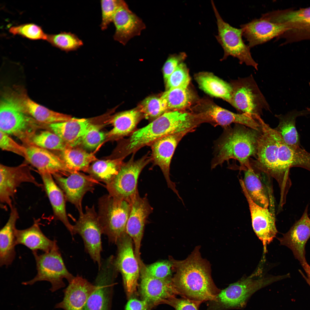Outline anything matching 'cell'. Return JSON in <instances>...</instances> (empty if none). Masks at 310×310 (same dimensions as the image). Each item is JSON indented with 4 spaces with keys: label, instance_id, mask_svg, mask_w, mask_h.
Segmentation results:
<instances>
[{
    "label": "cell",
    "instance_id": "1",
    "mask_svg": "<svg viewBox=\"0 0 310 310\" xmlns=\"http://www.w3.org/2000/svg\"><path fill=\"white\" fill-rule=\"evenodd\" d=\"M199 125L195 115L179 110L167 111L146 126L137 129L126 139H122L115 151L116 158L124 159L141 148L150 146L166 135L194 131Z\"/></svg>",
    "mask_w": 310,
    "mask_h": 310
},
{
    "label": "cell",
    "instance_id": "2",
    "mask_svg": "<svg viewBox=\"0 0 310 310\" xmlns=\"http://www.w3.org/2000/svg\"><path fill=\"white\" fill-rule=\"evenodd\" d=\"M170 260L176 271L171 281L177 294L201 303L214 300L221 290L214 284L207 265L197 253L183 261Z\"/></svg>",
    "mask_w": 310,
    "mask_h": 310
},
{
    "label": "cell",
    "instance_id": "3",
    "mask_svg": "<svg viewBox=\"0 0 310 310\" xmlns=\"http://www.w3.org/2000/svg\"><path fill=\"white\" fill-rule=\"evenodd\" d=\"M224 128L223 133L215 143L211 168L231 159L239 162L241 170L251 167L250 157L256 158L261 129L258 131L238 124Z\"/></svg>",
    "mask_w": 310,
    "mask_h": 310
},
{
    "label": "cell",
    "instance_id": "4",
    "mask_svg": "<svg viewBox=\"0 0 310 310\" xmlns=\"http://www.w3.org/2000/svg\"><path fill=\"white\" fill-rule=\"evenodd\" d=\"M261 129L258 139L256 160L250 162L252 167L274 178L278 182L281 193H288L292 183L289 175L282 168L279 160V135L260 118Z\"/></svg>",
    "mask_w": 310,
    "mask_h": 310
},
{
    "label": "cell",
    "instance_id": "5",
    "mask_svg": "<svg viewBox=\"0 0 310 310\" xmlns=\"http://www.w3.org/2000/svg\"><path fill=\"white\" fill-rule=\"evenodd\" d=\"M41 123L26 114L11 89L2 93L0 102V131L15 136L28 145Z\"/></svg>",
    "mask_w": 310,
    "mask_h": 310
},
{
    "label": "cell",
    "instance_id": "6",
    "mask_svg": "<svg viewBox=\"0 0 310 310\" xmlns=\"http://www.w3.org/2000/svg\"><path fill=\"white\" fill-rule=\"evenodd\" d=\"M285 276L257 277L256 274L243 278L221 290L214 300L209 301L206 310L241 309L245 306L250 297L255 292L284 278Z\"/></svg>",
    "mask_w": 310,
    "mask_h": 310
},
{
    "label": "cell",
    "instance_id": "7",
    "mask_svg": "<svg viewBox=\"0 0 310 310\" xmlns=\"http://www.w3.org/2000/svg\"><path fill=\"white\" fill-rule=\"evenodd\" d=\"M131 200L119 198L109 194L103 195L99 199V220L103 234L107 236L111 243L116 244L126 233Z\"/></svg>",
    "mask_w": 310,
    "mask_h": 310
},
{
    "label": "cell",
    "instance_id": "8",
    "mask_svg": "<svg viewBox=\"0 0 310 310\" xmlns=\"http://www.w3.org/2000/svg\"><path fill=\"white\" fill-rule=\"evenodd\" d=\"M36 262L37 273L32 279L22 282L24 285H32L39 281H46L51 287L49 290L53 292L65 287L63 281L66 279L68 283L74 278L65 264L57 243L49 251L39 254L37 251L32 252Z\"/></svg>",
    "mask_w": 310,
    "mask_h": 310
},
{
    "label": "cell",
    "instance_id": "9",
    "mask_svg": "<svg viewBox=\"0 0 310 310\" xmlns=\"http://www.w3.org/2000/svg\"><path fill=\"white\" fill-rule=\"evenodd\" d=\"M262 17L272 22L286 25L287 30L277 39H285L282 45L310 40V7L274 10L263 14Z\"/></svg>",
    "mask_w": 310,
    "mask_h": 310
},
{
    "label": "cell",
    "instance_id": "10",
    "mask_svg": "<svg viewBox=\"0 0 310 310\" xmlns=\"http://www.w3.org/2000/svg\"><path fill=\"white\" fill-rule=\"evenodd\" d=\"M211 3L217 20L218 35L216 37L224 51L222 60L229 56L237 58L240 64L243 63L258 69V64L253 58L250 48L242 38L241 28H237L225 22L220 16L213 1Z\"/></svg>",
    "mask_w": 310,
    "mask_h": 310
},
{
    "label": "cell",
    "instance_id": "11",
    "mask_svg": "<svg viewBox=\"0 0 310 310\" xmlns=\"http://www.w3.org/2000/svg\"><path fill=\"white\" fill-rule=\"evenodd\" d=\"M135 153L130 159L122 163L117 174L112 180L106 185L108 194L119 198L131 200L138 192L137 183L139 175L144 167L152 161L151 156L147 154L135 160Z\"/></svg>",
    "mask_w": 310,
    "mask_h": 310
},
{
    "label": "cell",
    "instance_id": "12",
    "mask_svg": "<svg viewBox=\"0 0 310 310\" xmlns=\"http://www.w3.org/2000/svg\"><path fill=\"white\" fill-rule=\"evenodd\" d=\"M232 92L229 103L242 113L260 116L269 105L252 75L232 81Z\"/></svg>",
    "mask_w": 310,
    "mask_h": 310
},
{
    "label": "cell",
    "instance_id": "13",
    "mask_svg": "<svg viewBox=\"0 0 310 310\" xmlns=\"http://www.w3.org/2000/svg\"><path fill=\"white\" fill-rule=\"evenodd\" d=\"M73 232L74 235L78 234L81 237L85 251L97 263L99 270L102 263L101 237L103 232L94 205L86 206L85 212L80 214L78 220L73 225Z\"/></svg>",
    "mask_w": 310,
    "mask_h": 310
},
{
    "label": "cell",
    "instance_id": "14",
    "mask_svg": "<svg viewBox=\"0 0 310 310\" xmlns=\"http://www.w3.org/2000/svg\"><path fill=\"white\" fill-rule=\"evenodd\" d=\"M131 237L125 234L116 243L117 253L115 258L116 268L121 274L124 287L129 299L137 293L140 271Z\"/></svg>",
    "mask_w": 310,
    "mask_h": 310
},
{
    "label": "cell",
    "instance_id": "15",
    "mask_svg": "<svg viewBox=\"0 0 310 310\" xmlns=\"http://www.w3.org/2000/svg\"><path fill=\"white\" fill-rule=\"evenodd\" d=\"M118 272L113 256L102 263L94 284L95 289L82 310H111L114 281Z\"/></svg>",
    "mask_w": 310,
    "mask_h": 310
},
{
    "label": "cell",
    "instance_id": "16",
    "mask_svg": "<svg viewBox=\"0 0 310 310\" xmlns=\"http://www.w3.org/2000/svg\"><path fill=\"white\" fill-rule=\"evenodd\" d=\"M41 186L32 175L30 166L25 163L18 166H9L0 165V202L4 209L14 206L13 201L17 189L23 183Z\"/></svg>",
    "mask_w": 310,
    "mask_h": 310
},
{
    "label": "cell",
    "instance_id": "17",
    "mask_svg": "<svg viewBox=\"0 0 310 310\" xmlns=\"http://www.w3.org/2000/svg\"><path fill=\"white\" fill-rule=\"evenodd\" d=\"M153 211L147 194L142 197L138 192L131 198L126 232L132 240L135 254L140 266L144 264L141 258L140 250L145 226L149 216Z\"/></svg>",
    "mask_w": 310,
    "mask_h": 310
},
{
    "label": "cell",
    "instance_id": "18",
    "mask_svg": "<svg viewBox=\"0 0 310 310\" xmlns=\"http://www.w3.org/2000/svg\"><path fill=\"white\" fill-rule=\"evenodd\" d=\"M186 132L172 134L163 137L153 142L150 146L151 156L154 165L160 168L168 188L172 190L181 200H182L176 189L175 183L170 178V166L171 160L175 149Z\"/></svg>",
    "mask_w": 310,
    "mask_h": 310
},
{
    "label": "cell",
    "instance_id": "19",
    "mask_svg": "<svg viewBox=\"0 0 310 310\" xmlns=\"http://www.w3.org/2000/svg\"><path fill=\"white\" fill-rule=\"evenodd\" d=\"M56 183L62 190L66 200L73 204L79 214L83 212L82 206L83 198L88 192H93L94 186L99 182L90 175L78 172L64 176H53Z\"/></svg>",
    "mask_w": 310,
    "mask_h": 310
},
{
    "label": "cell",
    "instance_id": "20",
    "mask_svg": "<svg viewBox=\"0 0 310 310\" xmlns=\"http://www.w3.org/2000/svg\"><path fill=\"white\" fill-rule=\"evenodd\" d=\"M239 182L249 204L253 230L262 241L264 251L267 245L276 237L278 232L275 220L268 208L262 207L254 202L248 194L242 179Z\"/></svg>",
    "mask_w": 310,
    "mask_h": 310
},
{
    "label": "cell",
    "instance_id": "21",
    "mask_svg": "<svg viewBox=\"0 0 310 310\" xmlns=\"http://www.w3.org/2000/svg\"><path fill=\"white\" fill-rule=\"evenodd\" d=\"M306 206L301 218L296 221L289 230L278 238L281 245H284L292 251L295 258L301 265L307 262L305 258V246L310 238V218Z\"/></svg>",
    "mask_w": 310,
    "mask_h": 310
},
{
    "label": "cell",
    "instance_id": "22",
    "mask_svg": "<svg viewBox=\"0 0 310 310\" xmlns=\"http://www.w3.org/2000/svg\"><path fill=\"white\" fill-rule=\"evenodd\" d=\"M25 147V159L36 168L39 174L49 173L53 176H66L73 173L67 168L60 156L48 150L33 145Z\"/></svg>",
    "mask_w": 310,
    "mask_h": 310
},
{
    "label": "cell",
    "instance_id": "23",
    "mask_svg": "<svg viewBox=\"0 0 310 310\" xmlns=\"http://www.w3.org/2000/svg\"><path fill=\"white\" fill-rule=\"evenodd\" d=\"M243 35L248 42L250 48L276 39L287 30L285 25L272 22L261 17L240 26Z\"/></svg>",
    "mask_w": 310,
    "mask_h": 310
},
{
    "label": "cell",
    "instance_id": "24",
    "mask_svg": "<svg viewBox=\"0 0 310 310\" xmlns=\"http://www.w3.org/2000/svg\"><path fill=\"white\" fill-rule=\"evenodd\" d=\"M113 22L115 28L114 39L124 45L140 35L146 28L142 20L129 9L125 2L117 11Z\"/></svg>",
    "mask_w": 310,
    "mask_h": 310
},
{
    "label": "cell",
    "instance_id": "25",
    "mask_svg": "<svg viewBox=\"0 0 310 310\" xmlns=\"http://www.w3.org/2000/svg\"><path fill=\"white\" fill-rule=\"evenodd\" d=\"M140 274V295L142 299L147 301L153 307L177 295L173 285L171 278L157 279L150 277L144 273Z\"/></svg>",
    "mask_w": 310,
    "mask_h": 310
},
{
    "label": "cell",
    "instance_id": "26",
    "mask_svg": "<svg viewBox=\"0 0 310 310\" xmlns=\"http://www.w3.org/2000/svg\"><path fill=\"white\" fill-rule=\"evenodd\" d=\"M96 287L82 277L77 275L63 290L62 300L55 305L63 310H82Z\"/></svg>",
    "mask_w": 310,
    "mask_h": 310
},
{
    "label": "cell",
    "instance_id": "27",
    "mask_svg": "<svg viewBox=\"0 0 310 310\" xmlns=\"http://www.w3.org/2000/svg\"><path fill=\"white\" fill-rule=\"evenodd\" d=\"M15 96L23 111L38 122L49 125L68 121L72 117L69 115L57 112L40 105L32 100L24 90L15 87Z\"/></svg>",
    "mask_w": 310,
    "mask_h": 310
},
{
    "label": "cell",
    "instance_id": "28",
    "mask_svg": "<svg viewBox=\"0 0 310 310\" xmlns=\"http://www.w3.org/2000/svg\"><path fill=\"white\" fill-rule=\"evenodd\" d=\"M40 175L55 219L61 222L73 237V225L71 224L67 217L65 208L66 200L63 192L56 183L52 175L49 173Z\"/></svg>",
    "mask_w": 310,
    "mask_h": 310
},
{
    "label": "cell",
    "instance_id": "29",
    "mask_svg": "<svg viewBox=\"0 0 310 310\" xmlns=\"http://www.w3.org/2000/svg\"><path fill=\"white\" fill-rule=\"evenodd\" d=\"M8 220L0 231V266L6 267L11 265L16 255V224L19 218L17 209L13 207L10 210Z\"/></svg>",
    "mask_w": 310,
    "mask_h": 310
},
{
    "label": "cell",
    "instance_id": "30",
    "mask_svg": "<svg viewBox=\"0 0 310 310\" xmlns=\"http://www.w3.org/2000/svg\"><path fill=\"white\" fill-rule=\"evenodd\" d=\"M91 123L88 119L72 118L68 121L51 124L48 126L69 147H73L81 144L83 136Z\"/></svg>",
    "mask_w": 310,
    "mask_h": 310
},
{
    "label": "cell",
    "instance_id": "31",
    "mask_svg": "<svg viewBox=\"0 0 310 310\" xmlns=\"http://www.w3.org/2000/svg\"><path fill=\"white\" fill-rule=\"evenodd\" d=\"M16 245H23L32 252L38 250L47 252L53 248L56 241L47 237L40 228L39 220H35L32 225L27 228L15 230Z\"/></svg>",
    "mask_w": 310,
    "mask_h": 310
},
{
    "label": "cell",
    "instance_id": "32",
    "mask_svg": "<svg viewBox=\"0 0 310 310\" xmlns=\"http://www.w3.org/2000/svg\"><path fill=\"white\" fill-rule=\"evenodd\" d=\"M144 117L138 108L115 114L109 121L113 127L106 134V136L116 140L129 136L137 129V125Z\"/></svg>",
    "mask_w": 310,
    "mask_h": 310
},
{
    "label": "cell",
    "instance_id": "33",
    "mask_svg": "<svg viewBox=\"0 0 310 310\" xmlns=\"http://www.w3.org/2000/svg\"><path fill=\"white\" fill-rule=\"evenodd\" d=\"M194 113L202 123H208L214 127L220 125L224 128L232 123L243 125L246 121L244 114L235 113L213 104Z\"/></svg>",
    "mask_w": 310,
    "mask_h": 310
},
{
    "label": "cell",
    "instance_id": "34",
    "mask_svg": "<svg viewBox=\"0 0 310 310\" xmlns=\"http://www.w3.org/2000/svg\"><path fill=\"white\" fill-rule=\"evenodd\" d=\"M310 114L306 110L298 111L292 110L285 115H276L279 123L274 129L280 135L284 143L291 148L300 146L299 134L296 127V121L298 117Z\"/></svg>",
    "mask_w": 310,
    "mask_h": 310
},
{
    "label": "cell",
    "instance_id": "35",
    "mask_svg": "<svg viewBox=\"0 0 310 310\" xmlns=\"http://www.w3.org/2000/svg\"><path fill=\"white\" fill-rule=\"evenodd\" d=\"M279 159L285 170L290 171L293 167H299L310 171V153L299 147L291 148L282 139L279 142Z\"/></svg>",
    "mask_w": 310,
    "mask_h": 310
},
{
    "label": "cell",
    "instance_id": "36",
    "mask_svg": "<svg viewBox=\"0 0 310 310\" xmlns=\"http://www.w3.org/2000/svg\"><path fill=\"white\" fill-rule=\"evenodd\" d=\"M244 171L243 181L250 197L257 205L268 208L270 202L269 194L259 175L251 166Z\"/></svg>",
    "mask_w": 310,
    "mask_h": 310
},
{
    "label": "cell",
    "instance_id": "37",
    "mask_svg": "<svg viewBox=\"0 0 310 310\" xmlns=\"http://www.w3.org/2000/svg\"><path fill=\"white\" fill-rule=\"evenodd\" d=\"M195 78L199 87L205 92L230 102L232 92L230 84L207 72L199 73Z\"/></svg>",
    "mask_w": 310,
    "mask_h": 310
},
{
    "label": "cell",
    "instance_id": "38",
    "mask_svg": "<svg viewBox=\"0 0 310 310\" xmlns=\"http://www.w3.org/2000/svg\"><path fill=\"white\" fill-rule=\"evenodd\" d=\"M61 152L60 157L67 168L73 172H87L90 163L97 160L93 154L75 147H68Z\"/></svg>",
    "mask_w": 310,
    "mask_h": 310
},
{
    "label": "cell",
    "instance_id": "39",
    "mask_svg": "<svg viewBox=\"0 0 310 310\" xmlns=\"http://www.w3.org/2000/svg\"><path fill=\"white\" fill-rule=\"evenodd\" d=\"M123 160L117 158L96 160L89 167L87 172L96 181L107 185L117 174Z\"/></svg>",
    "mask_w": 310,
    "mask_h": 310
},
{
    "label": "cell",
    "instance_id": "40",
    "mask_svg": "<svg viewBox=\"0 0 310 310\" xmlns=\"http://www.w3.org/2000/svg\"><path fill=\"white\" fill-rule=\"evenodd\" d=\"M167 110H178L189 106L193 96L187 87H178L168 90L160 97Z\"/></svg>",
    "mask_w": 310,
    "mask_h": 310
},
{
    "label": "cell",
    "instance_id": "41",
    "mask_svg": "<svg viewBox=\"0 0 310 310\" xmlns=\"http://www.w3.org/2000/svg\"><path fill=\"white\" fill-rule=\"evenodd\" d=\"M30 145H34L48 150L61 151L69 147L58 135L53 132L47 130L35 133L30 139Z\"/></svg>",
    "mask_w": 310,
    "mask_h": 310
},
{
    "label": "cell",
    "instance_id": "42",
    "mask_svg": "<svg viewBox=\"0 0 310 310\" xmlns=\"http://www.w3.org/2000/svg\"><path fill=\"white\" fill-rule=\"evenodd\" d=\"M46 40L52 46L66 52L75 51L83 44L82 41L76 35L69 32L47 34Z\"/></svg>",
    "mask_w": 310,
    "mask_h": 310
},
{
    "label": "cell",
    "instance_id": "43",
    "mask_svg": "<svg viewBox=\"0 0 310 310\" xmlns=\"http://www.w3.org/2000/svg\"><path fill=\"white\" fill-rule=\"evenodd\" d=\"M138 109L144 117L152 121L168 111L166 106L161 98L152 96L144 99Z\"/></svg>",
    "mask_w": 310,
    "mask_h": 310
},
{
    "label": "cell",
    "instance_id": "44",
    "mask_svg": "<svg viewBox=\"0 0 310 310\" xmlns=\"http://www.w3.org/2000/svg\"><path fill=\"white\" fill-rule=\"evenodd\" d=\"M9 32L13 35H19L32 40H46L47 34L42 27L32 23H26L11 26Z\"/></svg>",
    "mask_w": 310,
    "mask_h": 310
},
{
    "label": "cell",
    "instance_id": "45",
    "mask_svg": "<svg viewBox=\"0 0 310 310\" xmlns=\"http://www.w3.org/2000/svg\"><path fill=\"white\" fill-rule=\"evenodd\" d=\"M190 78L186 64L180 63L166 81L168 90L178 87H187Z\"/></svg>",
    "mask_w": 310,
    "mask_h": 310
},
{
    "label": "cell",
    "instance_id": "46",
    "mask_svg": "<svg viewBox=\"0 0 310 310\" xmlns=\"http://www.w3.org/2000/svg\"><path fill=\"white\" fill-rule=\"evenodd\" d=\"M106 136L98 126L91 123L83 136L81 144L86 148L94 149L104 141Z\"/></svg>",
    "mask_w": 310,
    "mask_h": 310
},
{
    "label": "cell",
    "instance_id": "47",
    "mask_svg": "<svg viewBox=\"0 0 310 310\" xmlns=\"http://www.w3.org/2000/svg\"><path fill=\"white\" fill-rule=\"evenodd\" d=\"M124 1L121 0H102L100 1L102 21L100 27L101 30H106L113 22L117 11Z\"/></svg>",
    "mask_w": 310,
    "mask_h": 310
},
{
    "label": "cell",
    "instance_id": "48",
    "mask_svg": "<svg viewBox=\"0 0 310 310\" xmlns=\"http://www.w3.org/2000/svg\"><path fill=\"white\" fill-rule=\"evenodd\" d=\"M173 263L170 260L156 262L146 266L144 270L140 272L156 278L164 279L170 278Z\"/></svg>",
    "mask_w": 310,
    "mask_h": 310
},
{
    "label": "cell",
    "instance_id": "49",
    "mask_svg": "<svg viewBox=\"0 0 310 310\" xmlns=\"http://www.w3.org/2000/svg\"><path fill=\"white\" fill-rule=\"evenodd\" d=\"M0 148L3 150L12 152L25 158L26 157V147L19 144L9 135L0 131Z\"/></svg>",
    "mask_w": 310,
    "mask_h": 310
},
{
    "label": "cell",
    "instance_id": "50",
    "mask_svg": "<svg viewBox=\"0 0 310 310\" xmlns=\"http://www.w3.org/2000/svg\"><path fill=\"white\" fill-rule=\"evenodd\" d=\"M201 303L185 298H177L175 297L164 301L162 304L169 305L176 310H198Z\"/></svg>",
    "mask_w": 310,
    "mask_h": 310
},
{
    "label": "cell",
    "instance_id": "51",
    "mask_svg": "<svg viewBox=\"0 0 310 310\" xmlns=\"http://www.w3.org/2000/svg\"><path fill=\"white\" fill-rule=\"evenodd\" d=\"M187 57L186 54L184 52L169 56L163 68L164 77L166 81L179 65L183 62Z\"/></svg>",
    "mask_w": 310,
    "mask_h": 310
},
{
    "label": "cell",
    "instance_id": "52",
    "mask_svg": "<svg viewBox=\"0 0 310 310\" xmlns=\"http://www.w3.org/2000/svg\"><path fill=\"white\" fill-rule=\"evenodd\" d=\"M152 308L146 300L133 297L129 299L125 310H151Z\"/></svg>",
    "mask_w": 310,
    "mask_h": 310
},
{
    "label": "cell",
    "instance_id": "53",
    "mask_svg": "<svg viewBox=\"0 0 310 310\" xmlns=\"http://www.w3.org/2000/svg\"><path fill=\"white\" fill-rule=\"evenodd\" d=\"M305 272H306L307 276H305L303 273L301 271L300 273L302 275L305 279L307 283L310 286V266L307 264V262L301 265Z\"/></svg>",
    "mask_w": 310,
    "mask_h": 310
},
{
    "label": "cell",
    "instance_id": "54",
    "mask_svg": "<svg viewBox=\"0 0 310 310\" xmlns=\"http://www.w3.org/2000/svg\"><path fill=\"white\" fill-rule=\"evenodd\" d=\"M309 86H310V83H309ZM306 109H307L306 110H307V111H309V113L310 114V108H309L307 107V108H306Z\"/></svg>",
    "mask_w": 310,
    "mask_h": 310
}]
</instances>
